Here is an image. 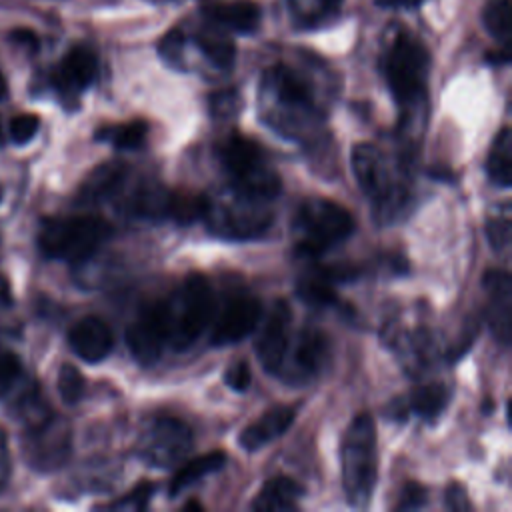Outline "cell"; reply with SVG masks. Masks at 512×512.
<instances>
[{
	"instance_id": "cell-1",
	"label": "cell",
	"mask_w": 512,
	"mask_h": 512,
	"mask_svg": "<svg viewBox=\"0 0 512 512\" xmlns=\"http://www.w3.org/2000/svg\"><path fill=\"white\" fill-rule=\"evenodd\" d=\"M264 120L284 136H298L322 120V108L308 76L288 64H274L260 82Z\"/></svg>"
},
{
	"instance_id": "cell-2",
	"label": "cell",
	"mask_w": 512,
	"mask_h": 512,
	"mask_svg": "<svg viewBox=\"0 0 512 512\" xmlns=\"http://www.w3.org/2000/svg\"><path fill=\"white\" fill-rule=\"evenodd\" d=\"M380 66L384 80L404 116H414L418 110H424L430 54L420 38L404 28H398L382 52Z\"/></svg>"
},
{
	"instance_id": "cell-3",
	"label": "cell",
	"mask_w": 512,
	"mask_h": 512,
	"mask_svg": "<svg viewBox=\"0 0 512 512\" xmlns=\"http://www.w3.org/2000/svg\"><path fill=\"white\" fill-rule=\"evenodd\" d=\"M204 196L206 202L202 220L218 238L252 240L262 236L272 224L268 200L246 194L232 184Z\"/></svg>"
},
{
	"instance_id": "cell-4",
	"label": "cell",
	"mask_w": 512,
	"mask_h": 512,
	"mask_svg": "<svg viewBox=\"0 0 512 512\" xmlns=\"http://www.w3.org/2000/svg\"><path fill=\"white\" fill-rule=\"evenodd\" d=\"M340 464L348 504L364 508L372 498L378 478L376 424L370 414L362 412L348 424L342 438Z\"/></svg>"
},
{
	"instance_id": "cell-5",
	"label": "cell",
	"mask_w": 512,
	"mask_h": 512,
	"mask_svg": "<svg viewBox=\"0 0 512 512\" xmlns=\"http://www.w3.org/2000/svg\"><path fill=\"white\" fill-rule=\"evenodd\" d=\"M216 152L234 188L268 202L278 196L282 182L256 140L244 134H230L218 144Z\"/></svg>"
},
{
	"instance_id": "cell-6",
	"label": "cell",
	"mask_w": 512,
	"mask_h": 512,
	"mask_svg": "<svg viewBox=\"0 0 512 512\" xmlns=\"http://www.w3.org/2000/svg\"><path fill=\"white\" fill-rule=\"evenodd\" d=\"M164 304L168 346L178 352L190 348L214 316V292L202 274H188Z\"/></svg>"
},
{
	"instance_id": "cell-7",
	"label": "cell",
	"mask_w": 512,
	"mask_h": 512,
	"mask_svg": "<svg viewBox=\"0 0 512 512\" xmlns=\"http://www.w3.org/2000/svg\"><path fill=\"white\" fill-rule=\"evenodd\" d=\"M112 234L110 224L98 216H56L46 218L38 232V246L44 256L68 262L90 258Z\"/></svg>"
},
{
	"instance_id": "cell-8",
	"label": "cell",
	"mask_w": 512,
	"mask_h": 512,
	"mask_svg": "<svg viewBox=\"0 0 512 512\" xmlns=\"http://www.w3.org/2000/svg\"><path fill=\"white\" fill-rule=\"evenodd\" d=\"M294 226L300 234L296 254L320 256L352 234L354 220L342 204L312 196L298 206Z\"/></svg>"
},
{
	"instance_id": "cell-9",
	"label": "cell",
	"mask_w": 512,
	"mask_h": 512,
	"mask_svg": "<svg viewBox=\"0 0 512 512\" xmlns=\"http://www.w3.org/2000/svg\"><path fill=\"white\" fill-rule=\"evenodd\" d=\"M350 160L354 176L364 194L372 200L374 208L382 218H392L404 206L406 188L398 180L388 158L374 144L360 142L354 146Z\"/></svg>"
},
{
	"instance_id": "cell-10",
	"label": "cell",
	"mask_w": 512,
	"mask_h": 512,
	"mask_svg": "<svg viewBox=\"0 0 512 512\" xmlns=\"http://www.w3.org/2000/svg\"><path fill=\"white\" fill-rule=\"evenodd\" d=\"M192 442V430L182 420L162 416L152 420L140 432L136 442V454L148 466L172 468L186 458Z\"/></svg>"
},
{
	"instance_id": "cell-11",
	"label": "cell",
	"mask_w": 512,
	"mask_h": 512,
	"mask_svg": "<svg viewBox=\"0 0 512 512\" xmlns=\"http://www.w3.org/2000/svg\"><path fill=\"white\" fill-rule=\"evenodd\" d=\"M126 344L142 366H150L162 356L164 346H168L164 300L150 302L140 310L136 320L126 330Z\"/></svg>"
},
{
	"instance_id": "cell-12",
	"label": "cell",
	"mask_w": 512,
	"mask_h": 512,
	"mask_svg": "<svg viewBox=\"0 0 512 512\" xmlns=\"http://www.w3.org/2000/svg\"><path fill=\"white\" fill-rule=\"evenodd\" d=\"M70 426L58 416H48L40 424L28 428L24 454L30 466L38 470H54L62 466L70 454Z\"/></svg>"
},
{
	"instance_id": "cell-13",
	"label": "cell",
	"mask_w": 512,
	"mask_h": 512,
	"mask_svg": "<svg viewBox=\"0 0 512 512\" xmlns=\"http://www.w3.org/2000/svg\"><path fill=\"white\" fill-rule=\"evenodd\" d=\"M326 358H328L326 336L318 328L306 326L296 334L294 340L290 338V344L286 348L278 374L288 382L304 384L320 372Z\"/></svg>"
},
{
	"instance_id": "cell-14",
	"label": "cell",
	"mask_w": 512,
	"mask_h": 512,
	"mask_svg": "<svg viewBox=\"0 0 512 512\" xmlns=\"http://www.w3.org/2000/svg\"><path fill=\"white\" fill-rule=\"evenodd\" d=\"M260 316H262V304L256 296L252 294L232 296L226 302V306L218 312L212 324L210 342L214 346H228L244 340L256 330Z\"/></svg>"
},
{
	"instance_id": "cell-15",
	"label": "cell",
	"mask_w": 512,
	"mask_h": 512,
	"mask_svg": "<svg viewBox=\"0 0 512 512\" xmlns=\"http://www.w3.org/2000/svg\"><path fill=\"white\" fill-rule=\"evenodd\" d=\"M290 320L292 310L286 300H276L272 310L268 312L258 338H256V352L258 360L266 372L278 374L286 348L290 344Z\"/></svg>"
},
{
	"instance_id": "cell-16",
	"label": "cell",
	"mask_w": 512,
	"mask_h": 512,
	"mask_svg": "<svg viewBox=\"0 0 512 512\" xmlns=\"http://www.w3.org/2000/svg\"><path fill=\"white\" fill-rule=\"evenodd\" d=\"M98 76V58L92 48L78 44L72 46L58 62L52 82L64 100L78 98Z\"/></svg>"
},
{
	"instance_id": "cell-17",
	"label": "cell",
	"mask_w": 512,
	"mask_h": 512,
	"mask_svg": "<svg viewBox=\"0 0 512 512\" xmlns=\"http://www.w3.org/2000/svg\"><path fill=\"white\" fill-rule=\"evenodd\" d=\"M484 288L488 294V324L494 338L500 344L510 342V320H512V282L504 270H488L484 276Z\"/></svg>"
},
{
	"instance_id": "cell-18",
	"label": "cell",
	"mask_w": 512,
	"mask_h": 512,
	"mask_svg": "<svg viewBox=\"0 0 512 512\" xmlns=\"http://www.w3.org/2000/svg\"><path fill=\"white\" fill-rule=\"evenodd\" d=\"M68 344L78 358L96 364L110 354L114 346V336L104 320L96 316H86L68 330Z\"/></svg>"
},
{
	"instance_id": "cell-19",
	"label": "cell",
	"mask_w": 512,
	"mask_h": 512,
	"mask_svg": "<svg viewBox=\"0 0 512 512\" xmlns=\"http://www.w3.org/2000/svg\"><path fill=\"white\" fill-rule=\"evenodd\" d=\"M354 276L352 268L332 266V268H316L304 274L296 284V294L310 306L328 308L338 302L336 284L340 280H350Z\"/></svg>"
},
{
	"instance_id": "cell-20",
	"label": "cell",
	"mask_w": 512,
	"mask_h": 512,
	"mask_svg": "<svg viewBox=\"0 0 512 512\" xmlns=\"http://www.w3.org/2000/svg\"><path fill=\"white\" fill-rule=\"evenodd\" d=\"M204 18L212 24L234 34H252L260 26L262 10L252 0H232L208 4L202 10Z\"/></svg>"
},
{
	"instance_id": "cell-21",
	"label": "cell",
	"mask_w": 512,
	"mask_h": 512,
	"mask_svg": "<svg viewBox=\"0 0 512 512\" xmlns=\"http://www.w3.org/2000/svg\"><path fill=\"white\" fill-rule=\"evenodd\" d=\"M294 416H296V410L290 408V406H272V408H268L256 422H252L250 426H246L240 432V436H238L240 446L248 452L260 450L268 442L282 436L292 426Z\"/></svg>"
},
{
	"instance_id": "cell-22",
	"label": "cell",
	"mask_w": 512,
	"mask_h": 512,
	"mask_svg": "<svg viewBox=\"0 0 512 512\" xmlns=\"http://www.w3.org/2000/svg\"><path fill=\"white\" fill-rule=\"evenodd\" d=\"M172 190L164 188L158 182L144 180L138 182L128 194L122 196V208L138 218H168V204H170Z\"/></svg>"
},
{
	"instance_id": "cell-23",
	"label": "cell",
	"mask_w": 512,
	"mask_h": 512,
	"mask_svg": "<svg viewBox=\"0 0 512 512\" xmlns=\"http://www.w3.org/2000/svg\"><path fill=\"white\" fill-rule=\"evenodd\" d=\"M126 182V166L120 162H106L94 168L78 190L80 204H96L118 196Z\"/></svg>"
},
{
	"instance_id": "cell-24",
	"label": "cell",
	"mask_w": 512,
	"mask_h": 512,
	"mask_svg": "<svg viewBox=\"0 0 512 512\" xmlns=\"http://www.w3.org/2000/svg\"><path fill=\"white\" fill-rule=\"evenodd\" d=\"M192 42L202 52V56L218 70H230L234 66L236 46L224 28L206 20V24L192 34Z\"/></svg>"
},
{
	"instance_id": "cell-25",
	"label": "cell",
	"mask_w": 512,
	"mask_h": 512,
	"mask_svg": "<svg viewBox=\"0 0 512 512\" xmlns=\"http://www.w3.org/2000/svg\"><path fill=\"white\" fill-rule=\"evenodd\" d=\"M302 498V486L288 478V476H276L270 478L260 492L256 494L252 508L260 512H274V510H292L298 506Z\"/></svg>"
},
{
	"instance_id": "cell-26",
	"label": "cell",
	"mask_w": 512,
	"mask_h": 512,
	"mask_svg": "<svg viewBox=\"0 0 512 512\" xmlns=\"http://www.w3.org/2000/svg\"><path fill=\"white\" fill-rule=\"evenodd\" d=\"M342 0H288L290 16L300 28H320L330 24L340 12Z\"/></svg>"
},
{
	"instance_id": "cell-27",
	"label": "cell",
	"mask_w": 512,
	"mask_h": 512,
	"mask_svg": "<svg viewBox=\"0 0 512 512\" xmlns=\"http://www.w3.org/2000/svg\"><path fill=\"white\" fill-rule=\"evenodd\" d=\"M226 462V456L224 452L220 450H214V452H208V454H202V456H196L192 460H188L184 466H180L174 474V478L170 480V486H168V494L170 496H176L180 494L184 488L192 486L194 482H198L200 478L220 470Z\"/></svg>"
},
{
	"instance_id": "cell-28",
	"label": "cell",
	"mask_w": 512,
	"mask_h": 512,
	"mask_svg": "<svg viewBox=\"0 0 512 512\" xmlns=\"http://www.w3.org/2000/svg\"><path fill=\"white\" fill-rule=\"evenodd\" d=\"M486 174L496 186L508 188L512 184V134L508 126H504L492 142L486 158Z\"/></svg>"
},
{
	"instance_id": "cell-29",
	"label": "cell",
	"mask_w": 512,
	"mask_h": 512,
	"mask_svg": "<svg viewBox=\"0 0 512 512\" xmlns=\"http://www.w3.org/2000/svg\"><path fill=\"white\" fill-rule=\"evenodd\" d=\"M406 402H408L410 412H416V416H420L422 420L432 422L446 408V404H448V390L440 382L422 384V386H416L410 392Z\"/></svg>"
},
{
	"instance_id": "cell-30",
	"label": "cell",
	"mask_w": 512,
	"mask_h": 512,
	"mask_svg": "<svg viewBox=\"0 0 512 512\" xmlns=\"http://www.w3.org/2000/svg\"><path fill=\"white\" fill-rule=\"evenodd\" d=\"M146 134H148V124L144 120H130L122 124L104 126L102 130H98L96 140H104L118 150H136L144 144Z\"/></svg>"
},
{
	"instance_id": "cell-31",
	"label": "cell",
	"mask_w": 512,
	"mask_h": 512,
	"mask_svg": "<svg viewBox=\"0 0 512 512\" xmlns=\"http://www.w3.org/2000/svg\"><path fill=\"white\" fill-rule=\"evenodd\" d=\"M508 0H486L482 10V24L492 38H496L504 48H510V20H508Z\"/></svg>"
},
{
	"instance_id": "cell-32",
	"label": "cell",
	"mask_w": 512,
	"mask_h": 512,
	"mask_svg": "<svg viewBox=\"0 0 512 512\" xmlns=\"http://www.w3.org/2000/svg\"><path fill=\"white\" fill-rule=\"evenodd\" d=\"M204 194L192 192H172L168 204V218L176 220L178 224H190L194 220H202L204 214Z\"/></svg>"
},
{
	"instance_id": "cell-33",
	"label": "cell",
	"mask_w": 512,
	"mask_h": 512,
	"mask_svg": "<svg viewBox=\"0 0 512 512\" xmlns=\"http://www.w3.org/2000/svg\"><path fill=\"white\" fill-rule=\"evenodd\" d=\"M186 42H188V36L180 30V28H172L168 30L160 42H158V54L160 58L176 68V70H186V60H184V54H186Z\"/></svg>"
},
{
	"instance_id": "cell-34",
	"label": "cell",
	"mask_w": 512,
	"mask_h": 512,
	"mask_svg": "<svg viewBox=\"0 0 512 512\" xmlns=\"http://www.w3.org/2000/svg\"><path fill=\"white\" fill-rule=\"evenodd\" d=\"M510 228H512V220H510V208L506 202L486 218V236L494 250H502L508 246Z\"/></svg>"
},
{
	"instance_id": "cell-35",
	"label": "cell",
	"mask_w": 512,
	"mask_h": 512,
	"mask_svg": "<svg viewBox=\"0 0 512 512\" xmlns=\"http://www.w3.org/2000/svg\"><path fill=\"white\" fill-rule=\"evenodd\" d=\"M84 376L82 372L72 366V364H64L58 372V392H60V398L66 402V404H76L80 402V398L84 396Z\"/></svg>"
},
{
	"instance_id": "cell-36",
	"label": "cell",
	"mask_w": 512,
	"mask_h": 512,
	"mask_svg": "<svg viewBox=\"0 0 512 512\" xmlns=\"http://www.w3.org/2000/svg\"><path fill=\"white\" fill-rule=\"evenodd\" d=\"M40 128V118L36 114H18L10 120V126H8V132H10V138L12 142L16 144H26L30 142L36 132Z\"/></svg>"
},
{
	"instance_id": "cell-37",
	"label": "cell",
	"mask_w": 512,
	"mask_h": 512,
	"mask_svg": "<svg viewBox=\"0 0 512 512\" xmlns=\"http://www.w3.org/2000/svg\"><path fill=\"white\" fill-rule=\"evenodd\" d=\"M22 378V360L14 352L0 354V396Z\"/></svg>"
},
{
	"instance_id": "cell-38",
	"label": "cell",
	"mask_w": 512,
	"mask_h": 512,
	"mask_svg": "<svg viewBox=\"0 0 512 512\" xmlns=\"http://www.w3.org/2000/svg\"><path fill=\"white\" fill-rule=\"evenodd\" d=\"M152 492H154V486L148 482H142L134 490H130L126 496L112 502L110 508H114V510H144Z\"/></svg>"
},
{
	"instance_id": "cell-39",
	"label": "cell",
	"mask_w": 512,
	"mask_h": 512,
	"mask_svg": "<svg viewBox=\"0 0 512 512\" xmlns=\"http://www.w3.org/2000/svg\"><path fill=\"white\" fill-rule=\"evenodd\" d=\"M250 380H252V374H250V368H248V364H246L244 360L232 362L230 368H228L226 374H224V382H226L232 390H236V392L248 390Z\"/></svg>"
},
{
	"instance_id": "cell-40",
	"label": "cell",
	"mask_w": 512,
	"mask_h": 512,
	"mask_svg": "<svg viewBox=\"0 0 512 512\" xmlns=\"http://www.w3.org/2000/svg\"><path fill=\"white\" fill-rule=\"evenodd\" d=\"M426 502V490L424 486L416 484V482H408L402 492H400V500H398V510H416L420 506H424Z\"/></svg>"
},
{
	"instance_id": "cell-41",
	"label": "cell",
	"mask_w": 512,
	"mask_h": 512,
	"mask_svg": "<svg viewBox=\"0 0 512 512\" xmlns=\"http://www.w3.org/2000/svg\"><path fill=\"white\" fill-rule=\"evenodd\" d=\"M210 108H212V114L214 116H220V118H228L232 114H236L238 110V98H236V92H218L212 96L210 100Z\"/></svg>"
},
{
	"instance_id": "cell-42",
	"label": "cell",
	"mask_w": 512,
	"mask_h": 512,
	"mask_svg": "<svg viewBox=\"0 0 512 512\" xmlns=\"http://www.w3.org/2000/svg\"><path fill=\"white\" fill-rule=\"evenodd\" d=\"M446 506L450 510H468L470 502L466 496V490L462 484L458 482H450L446 488Z\"/></svg>"
},
{
	"instance_id": "cell-43",
	"label": "cell",
	"mask_w": 512,
	"mask_h": 512,
	"mask_svg": "<svg viewBox=\"0 0 512 512\" xmlns=\"http://www.w3.org/2000/svg\"><path fill=\"white\" fill-rule=\"evenodd\" d=\"M10 40L24 46V48H30V50H36L38 48V36L28 30V28H16L10 32Z\"/></svg>"
},
{
	"instance_id": "cell-44",
	"label": "cell",
	"mask_w": 512,
	"mask_h": 512,
	"mask_svg": "<svg viewBox=\"0 0 512 512\" xmlns=\"http://www.w3.org/2000/svg\"><path fill=\"white\" fill-rule=\"evenodd\" d=\"M408 412H410V408H408L406 398H396V400L388 406V416L394 418V420H398V422H400V420L404 422V420L408 418V416H406Z\"/></svg>"
},
{
	"instance_id": "cell-45",
	"label": "cell",
	"mask_w": 512,
	"mask_h": 512,
	"mask_svg": "<svg viewBox=\"0 0 512 512\" xmlns=\"http://www.w3.org/2000/svg\"><path fill=\"white\" fill-rule=\"evenodd\" d=\"M14 298H12V290H10V282L4 274H0V314L6 312L12 306Z\"/></svg>"
},
{
	"instance_id": "cell-46",
	"label": "cell",
	"mask_w": 512,
	"mask_h": 512,
	"mask_svg": "<svg viewBox=\"0 0 512 512\" xmlns=\"http://www.w3.org/2000/svg\"><path fill=\"white\" fill-rule=\"evenodd\" d=\"M426 0H376L378 6L382 8H418Z\"/></svg>"
},
{
	"instance_id": "cell-47",
	"label": "cell",
	"mask_w": 512,
	"mask_h": 512,
	"mask_svg": "<svg viewBox=\"0 0 512 512\" xmlns=\"http://www.w3.org/2000/svg\"><path fill=\"white\" fill-rule=\"evenodd\" d=\"M6 96H8V82H6V78H4V74L0 70V100H4Z\"/></svg>"
},
{
	"instance_id": "cell-48",
	"label": "cell",
	"mask_w": 512,
	"mask_h": 512,
	"mask_svg": "<svg viewBox=\"0 0 512 512\" xmlns=\"http://www.w3.org/2000/svg\"><path fill=\"white\" fill-rule=\"evenodd\" d=\"M184 510H202V506H200L198 502H192V500H190V502L184 504Z\"/></svg>"
},
{
	"instance_id": "cell-49",
	"label": "cell",
	"mask_w": 512,
	"mask_h": 512,
	"mask_svg": "<svg viewBox=\"0 0 512 512\" xmlns=\"http://www.w3.org/2000/svg\"><path fill=\"white\" fill-rule=\"evenodd\" d=\"M6 446V432H4V428H0V450Z\"/></svg>"
},
{
	"instance_id": "cell-50",
	"label": "cell",
	"mask_w": 512,
	"mask_h": 512,
	"mask_svg": "<svg viewBox=\"0 0 512 512\" xmlns=\"http://www.w3.org/2000/svg\"><path fill=\"white\" fill-rule=\"evenodd\" d=\"M154 2H182V0H154Z\"/></svg>"
},
{
	"instance_id": "cell-51",
	"label": "cell",
	"mask_w": 512,
	"mask_h": 512,
	"mask_svg": "<svg viewBox=\"0 0 512 512\" xmlns=\"http://www.w3.org/2000/svg\"><path fill=\"white\" fill-rule=\"evenodd\" d=\"M0 200H2V186H0Z\"/></svg>"
},
{
	"instance_id": "cell-52",
	"label": "cell",
	"mask_w": 512,
	"mask_h": 512,
	"mask_svg": "<svg viewBox=\"0 0 512 512\" xmlns=\"http://www.w3.org/2000/svg\"><path fill=\"white\" fill-rule=\"evenodd\" d=\"M0 140H2V130H0Z\"/></svg>"
}]
</instances>
